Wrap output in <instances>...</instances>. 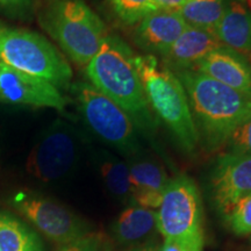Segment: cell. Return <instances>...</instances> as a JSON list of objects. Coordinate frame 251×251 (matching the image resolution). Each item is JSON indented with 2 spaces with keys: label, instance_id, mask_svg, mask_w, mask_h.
I'll list each match as a JSON object with an SVG mask.
<instances>
[{
  "label": "cell",
  "instance_id": "obj_8",
  "mask_svg": "<svg viewBox=\"0 0 251 251\" xmlns=\"http://www.w3.org/2000/svg\"><path fill=\"white\" fill-rule=\"evenodd\" d=\"M79 156V134L68 122L57 119L40 134L28 155L26 169L35 179L52 183L70 175Z\"/></svg>",
  "mask_w": 251,
  "mask_h": 251
},
{
  "label": "cell",
  "instance_id": "obj_4",
  "mask_svg": "<svg viewBox=\"0 0 251 251\" xmlns=\"http://www.w3.org/2000/svg\"><path fill=\"white\" fill-rule=\"evenodd\" d=\"M39 21L80 68H86L107 36L101 18L84 0H52L40 13Z\"/></svg>",
  "mask_w": 251,
  "mask_h": 251
},
{
  "label": "cell",
  "instance_id": "obj_30",
  "mask_svg": "<svg viewBox=\"0 0 251 251\" xmlns=\"http://www.w3.org/2000/svg\"><path fill=\"white\" fill-rule=\"evenodd\" d=\"M49 1H52V0H49Z\"/></svg>",
  "mask_w": 251,
  "mask_h": 251
},
{
  "label": "cell",
  "instance_id": "obj_25",
  "mask_svg": "<svg viewBox=\"0 0 251 251\" xmlns=\"http://www.w3.org/2000/svg\"><path fill=\"white\" fill-rule=\"evenodd\" d=\"M0 11L8 17L28 20L34 12V0H0Z\"/></svg>",
  "mask_w": 251,
  "mask_h": 251
},
{
  "label": "cell",
  "instance_id": "obj_26",
  "mask_svg": "<svg viewBox=\"0 0 251 251\" xmlns=\"http://www.w3.org/2000/svg\"><path fill=\"white\" fill-rule=\"evenodd\" d=\"M185 0H155V2L162 11H177Z\"/></svg>",
  "mask_w": 251,
  "mask_h": 251
},
{
  "label": "cell",
  "instance_id": "obj_2",
  "mask_svg": "<svg viewBox=\"0 0 251 251\" xmlns=\"http://www.w3.org/2000/svg\"><path fill=\"white\" fill-rule=\"evenodd\" d=\"M133 49L117 35H107L85 68L89 83L107 96L129 115L144 133L152 134L155 115L147 100L135 65Z\"/></svg>",
  "mask_w": 251,
  "mask_h": 251
},
{
  "label": "cell",
  "instance_id": "obj_23",
  "mask_svg": "<svg viewBox=\"0 0 251 251\" xmlns=\"http://www.w3.org/2000/svg\"><path fill=\"white\" fill-rule=\"evenodd\" d=\"M228 152L251 157V117L235 128L226 143Z\"/></svg>",
  "mask_w": 251,
  "mask_h": 251
},
{
  "label": "cell",
  "instance_id": "obj_21",
  "mask_svg": "<svg viewBox=\"0 0 251 251\" xmlns=\"http://www.w3.org/2000/svg\"><path fill=\"white\" fill-rule=\"evenodd\" d=\"M117 18L126 26H136L149 14L159 11L155 0H107Z\"/></svg>",
  "mask_w": 251,
  "mask_h": 251
},
{
  "label": "cell",
  "instance_id": "obj_14",
  "mask_svg": "<svg viewBox=\"0 0 251 251\" xmlns=\"http://www.w3.org/2000/svg\"><path fill=\"white\" fill-rule=\"evenodd\" d=\"M194 71L251 96V64L246 56L228 47L221 46L209 52Z\"/></svg>",
  "mask_w": 251,
  "mask_h": 251
},
{
  "label": "cell",
  "instance_id": "obj_18",
  "mask_svg": "<svg viewBox=\"0 0 251 251\" xmlns=\"http://www.w3.org/2000/svg\"><path fill=\"white\" fill-rule=\"evenodd\" d=\"M97 164L103 184L109 193L124 205H133L127 162L108 151L97 153Z\"/></svg>",
  "mask_w": 251,
  "mask_h": 251
},
{
  "label": "cell",
  "instance_id": "obj_1",
  "mask_svg": "<svg viewBox=\"0 0 251 251\" xmlns=\"http://www.w3.org/2000/svg\"><path fill=\"white\" fill-rule=\"evenodd\" d=\"M183 84L200 143L208 151L226 146L235 128L251 117V96L194 70L175 72Z\"/></svg>",
  "mask_w": 251,
  "mask_h": 251
},
{
  "label": "cell",
  "instance_id": "obj_6",
  "mask_svg": "<svg viewBox=\"0 0 251 251\" xmlns=\"http://www.w3.org/2000/svg\"><path fill=\"white\" fill-rule=\"evenodd\" d=\"M157 213V231L191 251H202L203 208L199 188L192 178H170Z\"/></svg>",
  "mask_w": 251,
  "mask_h": 251
},
{
  "label": "cell",
  "instance_id": "obj_28",
  "mask_svg": "<svg viewBox=\"0 0 251 251\" xmlns=\"http://www.w3.org/2000/svg\"><path fill=\"white\" fill-rule=\"evenodd\" d=\"M129 251H159V249H157L156 247H153V246H151V244H149V246L140 247V248H136V249H133V250H129Z\"/></svg>",
  "mask_w": 251,
  "mask_h": 251
},
{
  "label": "cell",
  "instance_id": "obj_19",
  "mask_svg": "<svg viewBox=\"0 0 251 251\" xmlns=\"http://www.w3.org/2000/svg\"><path fill=\"white\" fill-rule=\"evenodd\" d=\"M0 251H43V244L23 221L0 212Z\"/></svg>",
  "mask_w": 251,
  "mask_h": 251
},
{
  "label": "cell",
  "instance_id": "obj_13",
  "mask_svg": "<svg viewBox=\"0 0 251 251\" xmlns=\"http://www.w3.org/2000/svg\"><path fill=\"white\" fill-rule=\"evenodd\" d=\"M186 27V23L177 11L159 9L135 26L133 39L148 55H159L162 57Z\"/></svg>",
  "mask_w": 251,
  "mask_h": 251
},
{
  "label": "cell",
  "instance_id": "obj_9",
  "mask_svg": "<svg viewBox=\"0 0 251 251\" xmlns=\"http://www.w3.org/2000/svg\"><path fill=\"white\" fill-rule=\"evenodd\" d=\"M11 205L56 244L67 246L90 233L89 226L83 219L39 193L19 191L12 197Z\"/></svg>",
  "mask_w": 251,
  "mask_h": 251
},
{
  "label": "cell",
  "instance_id": "obj_17",
  "mask_svg": "<svg viewBox=\"0 0 251 251\" xmlns=\"http://www.w3.org/2000/svg\"><path fill=\"white\" fill-rule=\"evenodd\" d=\"M157 230V213L153 209L130 205L112 224L113 240L121 246L137 243Z\"/></svg>",
  "mask_w": 251,
  "mask_h": 251
},
{
  "label": "cell",
  "instance_id": "obj_20",
  "mask_svg": "<svg viewBox=\"0 0 251 251\" xmlns=\"http://www.w3.org/2000/svg\"><path fill=\"white\" fill-rule=\"evenodd\" d=\"M227 6V0H185L177 13L187 26L214 33Z\"/></svg>",
  "mask_w": 251,
  "mask_h": 251
},
{
  "label": "cell",
  "instance_id": "obj_16",
  "mask_svg": "<svg viewBox=\"0 0 251 251\" xmlns=\"http://www.w3.org/2000/svg\"><path fill=\"white\" fill-rule=\"evenodd\" d=\"M222 45L243 56L251 54V9L241 0H230L214 30Z\"/></svg>",
  "mask_w": 251,
  "mask_h": 251
},
{
  "label": "cell",
  "instance_id": "obj_22",
  "mask_svg": "<svg viewBox=\"0 0 251 251\" xmlns=\"http://www.w3.org/2000/svg\"><path fill=\"white\" fill-rule=\"evenodd\" d=\"M231 231L238 236L251 234V193L243 197L225 218Z\"/></svg>",
  "mask_w": 251,
  "mask_h": 251
},
{
  "label": "cell",
  "instance_id": "obj_31",
  "mask_svg": "<svg viewBox=\"0 0 251 251\" xmlns=\"http://www.w3.org/2000/svg\"><path fill=\"white\" fill-rule=\"evenodd\" d=\"M250 8H251V6H250Z\"/></svg>",
  "mask_w": 251,
  "mask_h": 251
},
{
  "label": "cell",
  "instance_id": "obj_10",
  "mask_svg": "<svg viewBox=\"0 0 251 251\" xmlns=\"http://www.w3.org/2000/svg\"><path fill=\"white\" fill-rule=\"evenodd\" d=\"M208 190L213 206L225 219L251 193V157L231 152L220 155L209 172Z\"/></svg>",
  "mask_w": 251,
  "mask_h": 251
},
{
  "label": "cell",
  "instance_id": "obj_24",
  "mask_svg": "<svg viewBox=\"0 0 251 251\" xmlns=\"http://www.w3.org/2000/svg\"><path fill=\"white\" fill-rule=\"evenodd\" d=\"M59 251H111L108 240L102 234L90 233L63 246Z\"/></svg>",
  "mask_w": 251,
  "mask_h": 251
},
{
  "label": "cell",
  "instance_id": "obj_27",
  "mask_svg": "<svg viewBox=\"0 0 251 251\" xmlns=\"http://www.w3.org/2000/svg\"><path fill=\"white\" fill-rule=\"evenodd\" d=\"M159 251H191L181 244L174 242V241H164L163 246Z\"/></svg>",
  "mask_w": 251,
  "mask_h": 251
},
{
  "label": "cell",
  "instance_id": "obj_29",
  "mask_svg": "<svg viewBox=\"0 0 251 251\" xmlns=\"http://www.w3.org/2000/svg\"><path fill=\"white\" fill-rule=\"evenodd\" d=\"M247 2L249 4V6H251V0H247Z\"/></svg>",
  "mask_w": 251,
  "mask_h": 251
},
{
  "label": "cell",
  "instance_id": "obj_5",
  "mask_svg": "<svg viewBox=\"0 0 251 251\" xmlns=\"http://www.w3.org/2000/svg\"><path fill=\"white\" fill-rule=\"evenodd\" d=\"M0 62L30 76L68 89L72 69L56 47L41 34L0 23Z\"/></svg>",
  "mask_w": 251,
  "mask_h": 251
},
{
  "label": "cell",
  "instance_id": "obj_12",
  "mask_svg": "<svg viewBox=\"0 0 251 251\" xmlns=\"http://www.w3.org/2000/svg\"><path fill=\"white\" fill-rule=\"evenodd\" d=\"M127 165L133 205L149 209L158 208L170 181L163 165L142 152L129 157Z\"/></svg>",
  "mask_w": 251,
  "mask_h": 251
},
{
  "label": "cell",
  "instance_id": "obj_3",
  "mask_svg": "<svg viewBox=\"0 0 251 251\" xmlns=\"http://www.w3.org/2000/svg\"><path fill=\"white\" fill-rule=\"evenodd\" d=\"M135 65L153 115L168 128L179 148L192 155L200 140L183 84L153 55H136Z\"/></svg>",
  "mask_w": 251,
  "mask_h": 251
},
{
  "label": "cell",
  "instance_id": "obj_15",
  "mask_svg": "<svg viewBox=\"0 0 251 251\" xmlns=\"http://www.w3.org/2000/svg\"><path fill=\"white\" fill-rule=\"evenodd\" d=\"M221 46L224 45L212 31L187 26L162 56V64L172 72L194 70L209 52Z\"/></svg>",
  "mask_w": 251,
  "mask_h": 251
},
{
  "label": "cell",
  "instance_id": "obj_11",
  "mask_svg": "<svg viewBox=\"0 0 251 251\" xmlns=\"http://www.w3.org/2000/svg\"><path fill=\"white\" fill-rule=\"evenodd\" d=\"M0 102L63 111L67 98L49 81L0 62Z\"/></svg>",
  "mask_w": 251,
  "mask_h": 251
},
{
  "label": "cell",
  "instance_id": "obj_7",
  "mask_svg": "<svg viewBox=\"0 0 251 251\" xmlns=\"http://www.w3.org/2000/svg\"><path fill=\"white\" fill-rule=\"evenodd\" d=\"M78 109L92 133L129 158L142 152L137 128L120 106L89 81L71 85Z\"/></svg>",
  "mask_w": 251,
  "mask_h": 251
}]
</instances>
